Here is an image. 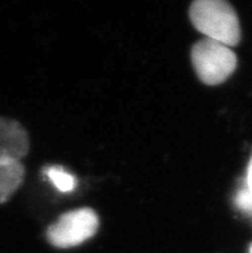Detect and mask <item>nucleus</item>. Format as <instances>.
Here are the masks:
<instances>
[{
    "mask_svg": "<svg viewBox=\"0 0 252 253\" xmlns=\"http://www.w3.org/2000/svg\"><path fill=\"white\" fill-rule=\"evenodd\" d=\"M29 135L16 120L0 117V162L21 161L29 153Z\"/></svg>",
    "mask_w": 252,
    "mask_h": 253,
    "instance_id": "nucleus-4",
    "label": "nucleus"
},
{
    "mask_svg": "<svg viewBox=\"0 0 252 253\" xmlns=\"http://www.w3.org/2000/svg\"><path fill=\"white\" fill-rule=\"evenodd\" d=\"M25 167L21 161L0 162V205L8 202L22 185Z\"/></svg>",
    "mask_w": 252,
    "mask_h": 253,
    "instance_id": "nucleus-5",
    "label": "nucleus"
},
{
    "mask_svg": "<svg viewBox=\"0 0 252 253\" xmlns=\"http://www.w3.org/2000/svg\"><path fill=\"white\" fill-rule=\"evenodd\" d=\"M189 18L195 29L206 39L229 48L241 42L240 19L228 0H193Z\"/></svg>",
    "mask_w": 252,
    "mask_h": 253,
    "instance_id": "nucleus-1",
    "label": "nucleus"
},
{
    "mask_svg": "<svg viewBox=\"0 0 252 253\" xmlns=\"http://www.w3.org/2000/svg\"><path fill=\"white\" fill-rule=\"evenodd\" d=\"M45 173L48 179L50 180L51 184L57 188L59 192L68 193L71 190H74L76 188V177L74 175H71L70 172L58 166L48 167L45 170Z\"/></svg>",
    "mask_w": 252,
    "mask_h": 253,
    "instance_id": "nucleus-6",
    "label": "nucleus"
},
{
    "mask_svg": "<svg viewBox=\"0 0 252 253\" xmlns=\"http://www.w3.org/2000/svg\"><path fill=\"white\" fill-rule=\"evenodd\" d=\"M98 226L96 212L90 209H79L64 213L49 226L47 238L57 248L76 247L96 235Z\"/></svg>",
    "mask_w": 252,
    "mask_h": 253,
    "instance_id": "nucleus-3",
    "label": "nucleus"
},
{
    "mask_svg": "<svg viewBox=\"0 0 252 253\" xmlns=\"http://www.w3.org/2000/svg\"><path fill=\"white\" fill-rule=\"evenodd\" d=\"M245 188L252 194V157L251 161H250L249 167H247V175L246 179H245Z\"/></svg>",
    "mask_w": 252,
    "mask_h": 253,
    "instance_id": "nucleus-7",
    "label": "nucleus"
},
{
    "mask_svg": "<svg viewBox=\"0 0 252 253\" xmlns=\"http://www.w3.org/2000/svg\"><path fill=\"white\" fill-rule=\"evenodd\" d=\"M250 253H252V246H251V248H250Z\"/></svg>",
    "mask_w": 252,
    "mask_h": 253,
    "instance_id": "nucleus-8",
    "label": "nucleus"
},
{
    "mask_svg": "<svg viewBox=\"0 0 252 253\" xmlns=\"http://www.w3.org/2000/svg\"><path fill=\"white\" fill-rule=\"evenodd\" d=\"M191 58L198 79L211 86L227 81L237 67V57L229 46L206 38L193 45Z\"/></svg>",
    "mask_w": 252,
    "mask_h": 253,
    "instance_id": "nucleus-2",
    "label": "nucleus"
}]
</instances>
